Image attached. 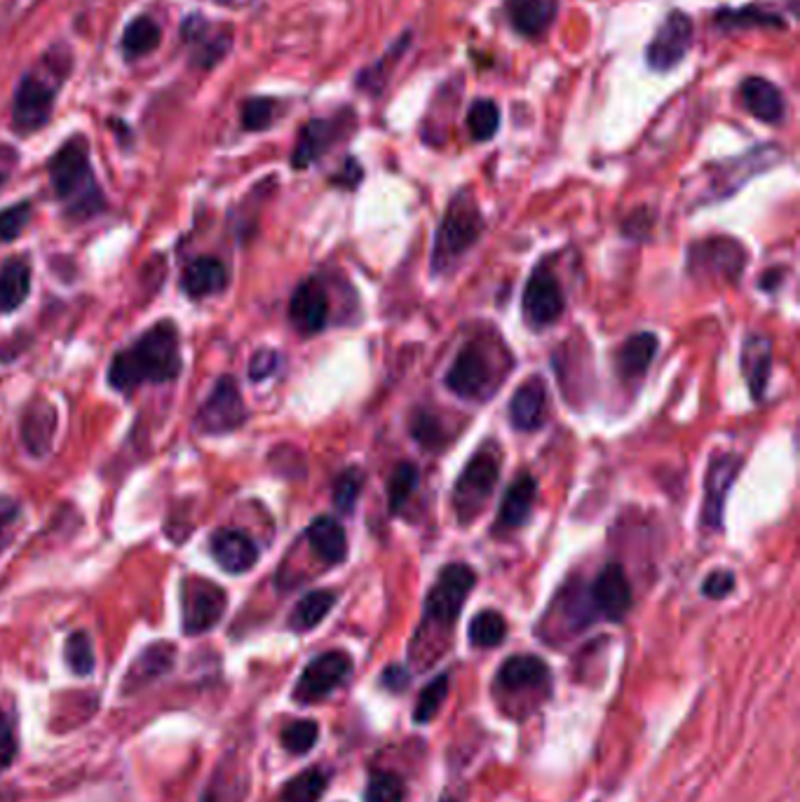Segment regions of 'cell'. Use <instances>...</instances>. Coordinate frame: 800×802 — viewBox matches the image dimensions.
Returning a JSON list of instances; mask_svg holds the SVG:
<instances>
[{"label":"cell","instance_id":"1","mask_svg":"<svg viewBox=\"0 0 800 802\" xmlns=\"http://www.w3.org/2000/svg\"><path fill=\"white\" fill-rule=\"evenodd\" d=\"M181 374V343L175 321H160L127 350L118 353L108 368V383L129 393L144 383H169Z\"/></svg>","mask_w":800,"mask_h":802},{"label":"cell","instance_id":"2","mask_svg":"<svg viewBox=\"0 0 800 802\" xmlns=\"http://www.w3.org/2000/svg\"><path fill=\"white\" fill-rule=\"evenodd\" d=\"M69 71L71 52L67 48H52L33 69L19 78L10 113V122L17 135H36L38 129L50 122L57 95Z\"/></svg>","mask_w":800,"mask_h":802},{"label":"cell","instance_id":"3","mask_svg":"<svg viewBox=\"0 0 800 802\" xmlns=\"http://www.w3.org/2000/svg\"><path fill=\"white\" fill-rule=\"evenodd\" d=\"M48 171L52 190L67 205L69 216L82 221L101 211L103 195L92 171L88 139L80 135L71 137L52 156Z\"/></svg>","mask_w":800,"mask_h":802},{"label":"cell","instance_id":"4","mask_svg":"<svg viewBox=\"0 0 800 802\" xmlns=\"http://www.w3.org/2000/svg\"><path fill=\"white\" fill-rule=\"evenodd\" d=\"M484 230V219L467 192H461L453 200L439 224L435 237V254H432V270L437 275L448 273L461 261V256L480 240Z\"/></svg>","mask_w":800,"mask_h":802},{"label":"cell","instance_id":"5","mask_svg":"<svg viewBox=\"0 0 800 802\" xmlns=\"http://www.w3.org/2000/svg\"><path fill=\"white\" fill-rule=\"evenodd\" d=\"M498 476L501 463L493 453L480 450L472 455L458 476L456 488H453V507H456L461 524H472L486 507L495 484H498Z\"/></svg>","mask_w":800,"mask_h":802},{"label":"cell","instance_id":"6","mask_svg":"<svg viewBox=\"0 0 800 802\" xmlns=\"http://www.w3.org/2000/svg\"><path fill=\"white\" fill-rule=\"evenodd\" d=\"M474 582H477V577H474V571L465 563H448V566H444L425 596V622L437 626H451L456 622Z\"/></svg>","mask_w":800,"mask_h":802},{"label":"cell","instance_id":"7","mask_svg":"<svg viewBox=\"0 0 800 802\" xmlns=\"http://www.w3.org/2000/svg\"><path fill=\"white\" fill-rule=\"evenodd\" d=\"M444 383L451 393L461 399L480 402L493 393V364L480 343L465 345L456 359H453Z\"/></svg>","mask_w":800,"mask_h":802},{"label":"cell","instance_id":"8","mask_svg":"<svg viewBox=\"0 0 800 802\" xmlns=\"http://www.w3.org/2000/svg\"><path fill=\"white\" fill-rule=\"evenodd\" d=\"M247 420V406L243 402L240 387H237L235 378L224 376L219 383L214 385L211 395L203 404L198 414V429L205 435H226V432H235L243 427Z\"/></svg>","mask_w":800,"mask_h":802},{"label":"cell","instance_id":"9","mask_svg":"<svg viewBox=\"0 0 800 802\" xmlns=\"http://www.w3.org/2000/svg\"><path fill=\"white\" fill-rule=\"evenodd\" d=\"M353 671V660L338 653H322L317 655L306 669L294 687V700L300 704H313L319 702L324 697H329L336 687H340L345 683V679L350 676Z\"/></svg>","mask_w":800,"mask_h":802},{"label":"cell","instance_id":"10","mask_svg":"<svg viewBox=\"0 0 800 802\" xmlns=\"http://www.w3.org/2000/svg\"><path fill=\"white\" fill-rule=\"evenodd\" d=\"M226 592L207 580H186L184 584V632L200 636L219 624L226 611Z\"/></svg>","mask_w":800,"mask_h":802},{"label":"cell","instance_id":"11","mask_svg":"<svg viewBox=\"0 0 800 802\" xmlns=\"http://www.w3.org/2000/svg\"><path fill=\"white\" fill-rule=\"evenodd\" d=\"M693 19H690L685 12L674 10L672 14H666L664 24L658 29L655 38L651 46L645 50V59L648 67L658 73L672 71L674 67L685 59L690 46H693Z\"/></svg>","mask_w":800,"mask_h":802},{"label":"cell","instance_id":"12","mask_svg":"<svg viewBox=\"0 0 800 802\" xmlns=\"http://www.w3.org/2000/svg\"><path fill=\"white\" fill-rule=\"evenodd\" d=\"M742 469V458L738 453H725L713 458L704 476V503H702V526L709 531H719L723 526V509L728 493Z\"/></svg>","mask_w":800,"mask_h":802},{"label":"cell","instance_id":"13","mask_svg":"<svg viewBox=\"0 0 800 802\" xmlns=\"http://www.w3.org/2000/svg\"><path fill=\"white\" fill-rule=\"evenodd\" d=\"M564 291H561L556 277L545 270L535 268L524 289V317L533 329H545L564 315Z\"/></svg>","mask_w":800,"mask_h":802},{"label":"cell","instance_id":"14","mask_svg":"<svg viewBox=\"0 0 800 802\" xmlns=\"http://www.w3.org/2000/svg\"><path fill=\"white\" fill-rule=\"evenodd\" d=\"M590 603L594 615H601L611 622L624 620V615L632 608V584L626 580L624 568L620 563H609L590 590Z\"/></svg>","mask_w":800,"mask_h":802},{"label":"cell","instance_id":"15","mask_svg":"<svg viewBox=\"0 0 800 802\" xmlns=\"http://www.w3.org/2000/svg\"><path fill=\"white\" fill-rule=\"evenodd\" d=\"M289 319L296 331L313 336L329 321V298L317 279H306L289 300Z\"/></svg>","mask_w":800,"mask_h":802},{"label":"cell","instance_id":"16","mask_svg":"<svg viewBox=\"0 0 800 802\" xmlns=\"http://www.w3.org/2000/svg\"><path fill=\"white\" fill-rule=\"evenodd\" d=\"M209 549L214 561L219 563L226 573L233 575H243L251 571L258 561V547L245 531H235V528L216 531L209 539Z\"/></svg>","mask_w":800,"mask_h":802},{"label":"cell","instance_id":"17","mask_svg":"<svg viewBox=\"0 0 800 802\" xmlns=\"http://www.w3.org/2000/svg\"><path fill=\"white\" fill-rule=\"evenodd\" d=\"M690 256H693V264H690V268L693 270L719 273L730 279L738 277V273L747 264L744 249L740 245H734L732 240H723V237H717V240H707V242L693 247L690 249Z\"/></svg>","mask_w":800,"mask_h":802},{"label":"cell","instance_id":"18","mask_svg":"<svg viewBox=\"0 0 800 802\" xmlns=\"http://www.w3.org/2000/svg\"><path fill=\"white\" fill-rule=\"evenodd\" d=\"M343 129V116L340 118H317L310 120L308 125H303L296 148L292 154V165L296 169H306L308 165H313L317 158H322V154L327 148H332V143L338 139Z\"/></svg>","mask_w":800,"mask_h":802},{"label":"cell","instance_id":"19","mask_svg":"<svg viewBox=\"0 0 800 802\" xmlns=\"http://www.w3.org/2000/svg\"><path fill=\"white\" fill-rule=\"evenodd\" d=\"M535 491H537V484L529 472L516 474V479L512 482V486L507 488V493L503 497V505H501L498 518H495L493 533H498V531L507 533L514 528H522L531 516V509L535 503Z\"/></svg>","mask_w":800,"mask_h":802},{"label":"cell","instance_id":"20","mask_svg":"<svg viewBox=\"0 0 800 802\" xmlns=\"http://www.w3.org/2000/svg\"><path fill=\"white\" fill-rule=\"evenodd\" d=\"M740 95H742L747 111L753 118H759L770 125H777L784 120V113H787L784 95L777 90V85H772L770 80L751 76L742 82Z\"/></svg>","mask_w":800,"mask_h":802},{"label":"cell","instance_id":"21","mask_svg":"<svg viewBox=\"0 0 800 802\" xmlns=\"http://www.w3.org/2000/svg\"><path fill=\"white\" fill-rule=\"evenodd\" d=\"M545 408H547V393L543 380L529 378L516 389L510 402V420L516 429L533 432L543 425Z\"/></svg>","mask_w":800,"mask_h":802},{"label":"cell","instance_id":"22","mask_svg":"<svg viewBox=\"0 0 800 802\" xmlns=\"http://www.w3.org/2000/svg\"><path fill=\"white\" fill-rule=\"evenodd\" d=\"M512 27L526 36H543L556 17L559 0H505Z\"/></svg>","mask_w":800,"mask_h":802},{"label":"cell","instance_id":"23","mask_svg":"<svg viewBox=\"0 0 800 802\" xmlns=\"http://www.w3.org/2000/svg\"><path fill=\"white\" fill-rule=\"evenodd\" d=\"M181 36L186 42L198 46L196 67H200V69H214L216 63H219L230 50V36L228 33L209 36V24L200 14H192L184 21Z\"/></svg>","mask_w":800,"mask_h":802},{"label":"cell","instance_id":"24","mask_svg":"<svg viewBox=\"0 0 800 802\" xmlns=\"http://www.w3.org/2000/svg\"><path fill=\"white\" fill-rule=\"evenodd\" d=\"M175 653H177L175 645H169V643L148 645L144 653L137 657V662L129 666L122 690L125 692L139 690L144 685H148L150 681H156L162 674H167V671L171 669V664H175Z\"/></svg>","mask_w":800,"mask_h":802},{"label":"cell","instance_id":"25","mask_svg":"<svg viewBox=\"0 0 800 802\" xmlns=\"http://www.w3.org/2000/svg\"><path fill=\"white\" fill-rule=\"evenodd\" d=\"M772 368V345L763 336H749L742 348V374L753 399H763Z\"/></svg>","mask_w":800,"mask_h":802},{"label":"cell","instance_id":"26","mask_svg":"<svg viewBox=\"0 0 800 802\" xmlns=\"http://www.w3.org/2000/svg\"><path fill=\"white\" fill-rule=\"evenodd\" d=\"M228 285V273L219 258L203 256L196 258L181 277V287L190 298H205L211 294H221Z\"/></svg>","mask_w":800,"mask_h":802},{"label":"cell","instance_id":"27","mask_svg":"<svg viewBox=\"0 0 800 802\" xmlns=\"http://www.w3.org/2000/svg\"><path fill=\"white\" fill-rule=\"evenodd\" d=\"M308 542L313 552L329 566L343 563L348 556V539H345L343 526L332 516H319L308 526Z\"/></svg>","mask_w":800,"mask_h":802},{"label":"cell","instance_id":"28","mask_svg":"<svg viewBox=\"0 0 800 802\" xmlns=\"http://www.w3.org/2000/svg\"><path fill=\"white\" fill-rule=\"evenodd\" d=\"M55 427H57L55 408L46 402H36L24 414V420H21V437H24L27 448L33 455H46L52 446Z\"/></svg>","mask_w":800,"mask_h":802},{"label":"cell","instance_id":"29","mask_svg":"<svg viewBox=\"0 0 800 802\" xmlns=\"http://www.w3.org/2000/svg\"><path fill=\"white\" fill-rule=\"evenodd\" d=\"M550 679L547 664L533 655H516L505 660L498 669V685L503 690H526L537 687Z\"/></svg>","mask_w":800,"mask_h":802},{"label":"cell","instance_id":"30","mask_svg":"<svg viewBox=\"0 0 800 802\" xmlns=\"http://www.w3.org/2000/svg\"><path fill=\"white\" fill-rule=\"evenodd\" d=\"M162 42V31H160V24L148 14H141L137 19H132L127 24L125 33H122V40H120V48L125 52V59H141V57H148L150 52H156L160 48Z\"/></svg>","mask_w":800,"mask_h":802},{"label":"cell","instance_id":"31","mask_svg":"<svg viewBox=\"0 0 800 802\" xmlns=\"http://www.w3.org/2000/svg\"><path fill=\"white\" fill-rule=\"evenodd\" d=\"M658 355V336L655 334H636L622 345L618 355V372L622 378L632 380L648 372V366Z\"/></svg>","mask_w":800,"mask_h":802},{"label":"cell","instance_id":"32","mask_svg":"<svg viewBox=\"0 0 800 802\" xmlns=\"http://www.w3.org/2000/svg\"><path fill=\"white\" fill-rule=\"evenodd\" d=\"M31 291V268L27 261L12 258L0 268V310L12 313L29 298Z\"/></svg>","mask_w":800,"mask_h":802},{"label":"cell","instance_id":"33","mask_svg":"<svg viewBox=\"0 0 800 802\" xmlns=\"http://www.w3.org/2000/svg\"><path fill=\"white\" fill-rule=\"evenodd\" d=\"M717 24L723 31L740 29H784V19L774 12H768L759 6H747L740 10H721L717 14Z\"/></svg>","mask_w":800,"mask_h":802},{"label":"cell","instance_id":"34","mask_svg":"<svg viewBox=\"0 0 800 802\" xmlns=\"http://www.w3.org/2000/svg\"><path fill=\"white\" fill-rule=\"evenodd\" d=\"M334 603H336V594L327 592V590L306 594L296 603V608L289 617V626L294 628V632H310V628H315L324 617L329 615Z\"/></svg>","mask_w":800,"mask_h":802},{"label":"cell","instance_id":"35","mask_svg":"<svg viewBox=\"0 0 800 802\" xmlns=\"http://www.w3.org/2000/svg\"><path fill=\"white\" fill-rule=\"evenodd\" d=\"M470 643L477 647H495L501 645L507 636V622L501 613L495 611H484L480 615H474V620L470 622Z\"/></svg>","mask_w":800,"mask_h":802},{"label":"cell","instance_id":"36","mask_svg":"<svg viewBox=\"0 0 800 802\" xmlns=\"http://www.w3.org/2000/svg\"><path fill=\"white\" fill-rule=\"evenodd\" d=\"M467 127L470 135L477 141H488L495 137L501 127V111L495 101L491 99H477L467 111Z\"/></svg>","mask_w":800,"mask_h":802},{"label":"cell","instance_id":"37","mask_svg":"<svg viewBox=\"0 0 800 802\" xmlns=\"http://www.w3.org/2000/svg\"><path fill=\"white\" fill-rule=\"evenodd\" d=\"M324 791H327V774L319 770H306L287 782L283 802H317Z\"/></svg>","mask_w":800,"mask_h":802},{"label":"cell","instance_id":"38","mask_svg":"<svg viewBox=\"0 0 800 802\" xmlns=\"http://www.w3.org/2000/svg\"><path fill=\"white\" fill-rule=\"evenodd\" d=\"M63 657L76 676H90L95 671V650L92 641L85 632H76L63 645Z\"/></svg>","mask_w":800,"mask_h":802},{"label":"cell","instance_id":"39","mask_svg":"<svg viewBox=\"0 0 800 802\" xmlns=\"http://www.w3.org/2000/svg\"><path fill=\"white\" fill-rule=\"evenodd\" d=\"M446 692H448V676L442 674L437 676L435 681H429L418 695V702H416V709H414V721L416 723H429L435 715L439 713V706L444 704L446 700Z\"/></svg>","mask_w":800,"mask_h":802},{"label":"cell","instance_id":"40","mask_svg":"<svg viewBox=\"0 0 800 802\" xmlns=\"http://www.w3.org/2000/svg\"><path fill=\"white\" fill-rule=\"evenodd\" d=\"M418 486V467L411 465V463H402L395 474L391 484H387V503H391V512L397 514L404 503L411 497V493L416 491Z\"/></svg>","mask_w":800,"mask_h":802},{"label":"cell","instance_id":"41","mask_svg":"<svg viewBox=\"0 0 800 802\" xmlns=\"http://www.w3.org/2000/svg\"><path fill=\"white\" fill-rule=\"evenodd\" d=\"M364 802H404V782L395 772H374Z\"/></svg>","mask_w":800,"mask_h":802},{"label":"cell","instance_id":"42","mask_svg":"<svg viewBox=\"0 0 800 802\" xmlns=\"http://www.w3.org/2000/svg\"><path fill=\"white\" fill-rule=\"evenodd\" d=\"M319 740L315 721H294L283 730V744L294 755H306Z\"/></svg>","mask_w":800,"mask_h":802},{"label":"cell","instance_id":"43","mask_svg":"<svg viewBox=\"0 0 800 802\" xmlns=\"http://www.w3.org/2000/svg\"><path fill=\"white\" fill-rule=\"evenodd\" d=\"M275 120V101L268 97H251L243 106V127L247 132H264Z\"/></svg>","mask_w":800,"mask_h":802},{"label":"cell","instance_id":"44","mask_svg":"<svg viewBox=\"0 0 800 802\" xmlns=\"http://www.w3.org/2000/svg\"><path fill=\"white\" fill-rule=\"evenodd\" d=\"M362 482L364 479L359 469H348L338 476V482L334 486V505L340 514H353L362 491Z\"/></svg>","mask_w":800,"mask_h":802},{"label":"cell","instance_id":"45","mask_svg":"<svg viewBox=\"0 0 800 802\" xmlns=\"http://www.w3.org/2000/svg\"><path fill=\"white\" fill-rule=\"evenodd\" d=\"M31 221V205L19 202L0 211V240L12 242Z\"/></svg>","mask_w":800,"mask_h":802},{"label":"cell","instance_id":"46","mask_svg":"<svg viewBox=\"0 0 800 802\" xmlns=\"http://www.w3.org/2000/svg\"><path fill=\"white\" fill-rule=\"evenodd\" d=\"M411 429H414V437L425 448L435 450V448H439L444 444V432H442V425H439V420L435 416H429V414L416 416L414 427H411Z\"/></svg>","mask_w":800,"mask_h":802},{"label":"cell","instance_id":"47","mask_svg":"<svg viewBox=\"0 0 800 802\" xmlns=\"http://www.w3.org/2000/svg\"><path fill=\"white\" fill-rule=\"evenodd\" d=\"M732 590H734V575L728 571L711 573L702 584V594L709 598H717V601L725 598Z\"/></svg>","mask_w":800,"mask_h":802},{"label":"cell","instance_id":"48","mask_svg":"<svg viewBox=\"0 0 800 802\" xmlns=\"http://www.w3.org/2000/svg\"><path fill=\"white\" fill-rule=\"evenodd\" d=\"M277 368V353L275 350H258L249 364V378L264 380Z\"/></svg>","mask_w":800,"mask_h":802},{"label":"cell","instance_id":"49","mask_svg":"<svg viewBox=\"0 0 800 802\" xmlns=\"http://www.w3.org/2000/svg\"><path fill=\"white\" fill-rule=\"evenodd\" d=\"M17 755V740L10 725L0 719V772H6Z\"/></svg>","mask_w":800,"mask_h":802},{"label":"cell","instance_id":"50","mask_svg":"<svg viewBox=\"0 0 800 802\" xmlns=\"http://www.w3.org/2000/svg\"><path fill=\"white\" fill-rule=\"evenodd\" d=\"M359 181H362V167H359V162L353 160V158H350L348 162H345L340 175L334 177V184H336V186H343V188H355Z\"/></svg>","mask_w":800,"mask_h":802},{"label":"cell","instance_id":"51","mask_svg":"<svg viewBox=\"0 0 800 802\" xmlns=\"http://www.w3.org/2000/svg\"><path fill=\"white\" fill-rule=\"evenodd\" d=\"M383 683H385L387 687H391V690H395V692L404 690V687L408 685V674H406V669H404V666H399V664L387 666V669L383 671Z\"/></svg>","mask_w":800,"mask_h":802},{"label":"cell","instance_id":"52","mask_svg":"<svg viewBox=\"0 0 800 802\" xmlns=\"http://www.w3.org/2000/svg\"><path fill=\"white\" fill-rule=\"evenodd\" d=\"M17 514H19L17 503L10 501V497H6V495H0V533H3L14 522Z\"/></svg>","mask_w":800,"mask_h":802},{"label":"cell","instance_id":"53","mask_svg":"<svg viewBox=\"0 0 800 802\" xmlns=\"http://www.w3.org/2000/svg\"><path fill=\"white\" fill-rule=\"evenodd\" d=\"M38 0H10V14L12 17H21L27 14L31 8H36Z\"/></svg>","mask_w":800,"mask_h":802},{"label":"cell","instance_id":"54","mask_svg":"<svg viewBox=\"0 0 800 802\" xmlns=\"http://www.w3.org/2000/svg\"><path fill=\"white\" fill-rule=\"evenodd\" d=\"M216 3H221V6H226V3H230V0H216Z\"/></svg>","mask_w":800,"mask_h":802},{"label":"cell","instance_id":"55","mask_svg":"<svg viewBox=\"0 0 800 802\" xmlns=\"http://www.w3.org/2000/svg\"><path fill=\"white\" fill-rule=\"evenodd\" d=\"M439 802H456V800H451V798H442Z\"/></svg>","mask_w":800,"mask_h":802},{"label":"cell","instance_id":"56","mask_svg":"<svg viewBox=\"0 0 800 802\" xmlns=\"http://www.w3.org/2000/svg\"><path fill=\"white\" fill-rule=\"evenodd\" d=\"M90 3H95V0H90Z\"/></svg>","mask_w":800,"mask_h":802}]
</instances>
